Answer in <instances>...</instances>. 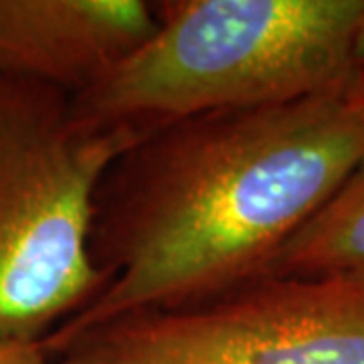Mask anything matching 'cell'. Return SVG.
Instances as JSON below:
<instances>
[{"label": "cell", "instance_id": "1", "mask_svg": "<svg viewBox=\"0 0 364 364\" xmlns=\"http://www.w3.org/2000/svg\"><path fill=\"white\" fill-rule=\"evenodd\" d=\"M363 162L364 114L340 90L142 132L95 193L90 255L104 289L53 332L186 306L259 275Z\"/></svg>", "mask_w": 364, "mask_h": 364}, {"label": "cell", "instance_id": "2", "mask_svg": "<svg viewBox=\"0 0 364 364\" xmlns=\"http://www.w3.org/2000/svg\"><path fill=\"white\" fill-rule=\"evenodd\" d=\"M156 16L136 51L73 95L83 122L142 134L342 90L364 0H176Z\"/></svg>", "mask_w": 364, "mask_h": 364}, {"label": "cell", "instance_id": "3", "mask_svg": "<svg viewBox=\"0 0 364 364\" xmlns=\"http://www.w3.org/2000/svg\"><path fill=\"white\" fill-rule=\"evenodd\" d=\"M138 138L0 69V340L41 342L104 289L90 255L95 193Z\"/></svg>", "mask_w": 364, "mask_h": 364}, {"label": "cell", "instance_id": "4", "mask_svg": "<svg viewBox=\"0 0 364 364\" xmlns=\"http://www.w3.org/2000/svg\"><path fill=\"white\" fill-rule=\"evenodd\" d=\"M43 346L49 364H364V279L255 275Z\"/></svg>", "mask_w": 364, "mask_h": 364}, {"label": "cell", "instance_id": "5", "mask_svg": "<svg viewBox=\"0 0 364 364\" xmlns=\"http://www.w3.org/2000/svg\"><path fill=\"white\" fill-rule=\"evenodd\" d=\"M156 23L144 0H0V69L77 95Z\"/></svg>", "mask_w": 364, "mask_h": 364}, {"label": "cell", "instance_id": "6", "mask_svg": "<svg viewBox=\"0 0 364 364\" xmlns=\"http://www.w3.org/2000/svg\"><path fill=\"white\" fill-rule=\"evenodd\" d=\"M259 275L364 279V162Z\"/></svg>", "mask_w": 364, "mask_h": 364}, {"label": "cell", "instance_id": "7", "mask_svg": "<svg viewBox=\"0 0 364 364\" xmlns=\"http://www.w3.org/2000/svg\"><path fill=\"white\" fill-rule=\"evenodd\" d=\"M340 91L352 107H356L360 114H364V26L354 41L348 69H346Z\"/></svg>", "mask_w": 364, "mask_h": 364}, {"label": "cell", "instance_id": "8", "mask_svg": "<svg viewBox=\"0 0 364 364\" xmlns=\"http://www.w3.org/2000/svg\"><path fill=\"white\" fill-rule=\"evenodd\" d=\"M0 364H49V354L43 346V340H0Z\"/></svg>", "mask_w": 364, "mask_h": 364}]
</instances>
